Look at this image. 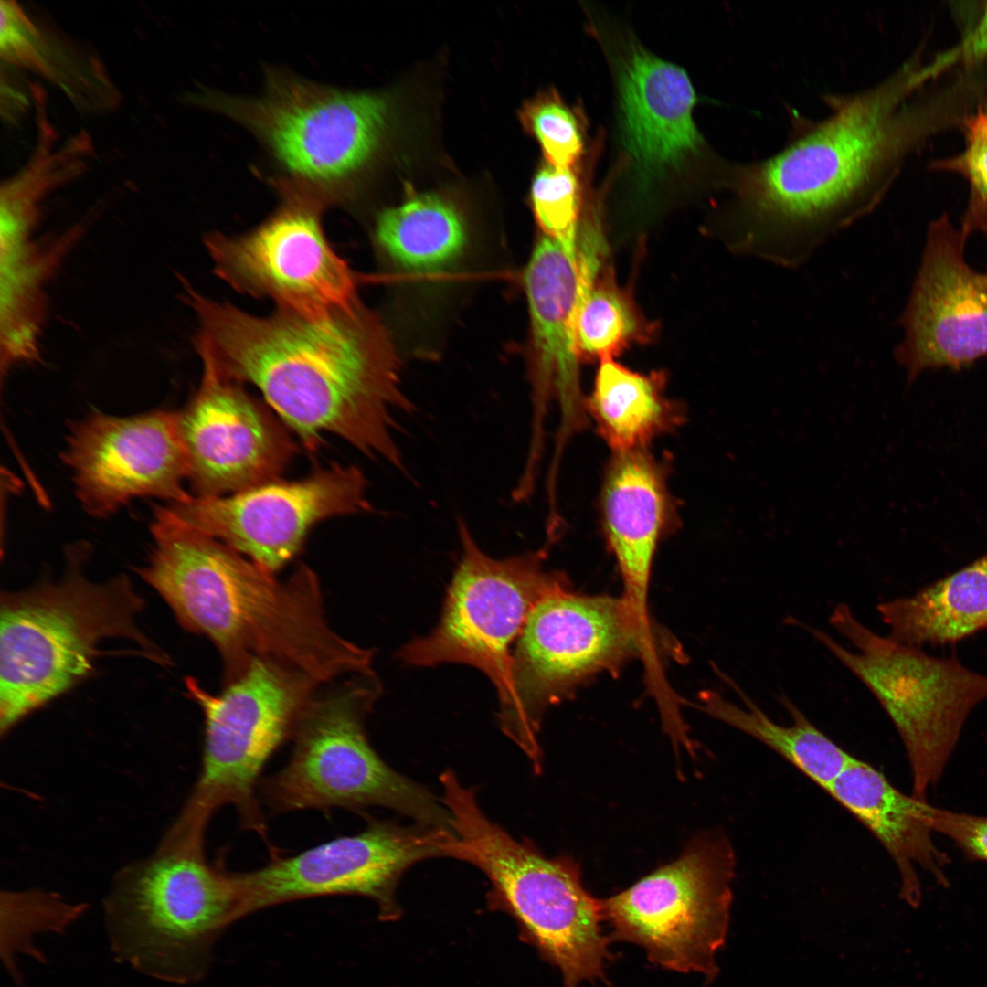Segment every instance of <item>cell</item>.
<instances>
[{
	"label": "cell",
	"mask_w": 987,
	"mask_h": 987,
	"mask_svg": "<svg viewBox=\"0 0 987 987\" xmlns=\"http://www.w3.org/2000/svg\"><path fill=\"white\" fill-rule=\"evenodd\" d=\"M937 74L920 46L870 88L826 95L829 114L797 122L780 151L727 169L738 249L798 266L872 212L907 161L971 111L960 82Z\"/></svg>",
	"instance_id": "obj_1"
},
{
	"label": "cell",
	"mask_w": 987,
	"mask_h": 987,
	"mask_svg": "<svg viewBox=\"0 0 987 987\" xmlns=\"http://www.w3.org/2000/svg\"><path fill=\"white\" fill-rule=\"evenodd\" d=\"M181 281L199 322L200 357L255 386L306 448L333 433L409 474L394 437V410L411 414L416 407L402 389L399 356L377 314L361 302L324 320L281 308L258 316Z\"/></svg>",
	"instance_id": "obj_2"
},
{
	"label": "cell",
	"mask_w": 987,
	"mask_h": 987,
	"mask_svg": "<svg viewBox=\"0 0 987 987\" xmlns=\"http://www.w3.org/2000/svg\"><path fill=\"white\" fill-rule=\"evenodd\" d=\"M154 547L138 574L172 610L181 626L206 636L218 651L225 682L255 658L297 669L320 685L345 674H368L373 653L329 624L319 579L299 566L284 580L158 507Z\"/></svg>",
	"instance_id": "obj_3"
},
{
	"label": "cell",
	"mask_w": 987,
	"mask_h": 987,
	"mask_svg": "<svg viewBox=\"0 0 987 987\" xmlns=\"http://www.w3.org/2000/svg\"><path fill=\"white\" fill-rule=\"evenodd\" d=\"M452 833L440 844L443 856L469 863L489 879V905L513 916L526 939L561 974V987L607 983L613 960L603 929L600 899L583 887L568 857L547 858L529 840L518 841L481 810L476 791L455 773L440 776Z\"/></svg>",
	"instance_id": "obj_4"
},
{
	"label": "cell",
	"mask_w": 987,
	"mask_h": 987,
	"mask_svg": "<svg viewBox=\"0 0 987 987\" xmlns=\"http://www.w3.org/2000/svg\"><path fill=\"white\" fill-rule=\"evenodd\" d=\"M80 567L72 561L58 580L1 594L2 735L87 677L105 639L133 641L154 662L167 663L137 625L144 601L131 579L96 582Z\"/></svg>",
	"instance_id": "obj_5"
},
{
	"label": "cell",
	"mask_w": 987,
	"mask_h": 987,
	"mask_svg": "<svg viewBox=\"0 0 987 987\" xmlns=\"http://www.w3.org/2000/svg\"><path fill=\"white\" fill-rule=\"evenodd\" d=\"M321 685L282 663L255 658L219 694L189 676L186 688L204 716V745L197 780L161 841L171 850L204 851L213 814L232 805L241 826L268 844L256 788L274 752L289 738Z\"/></svg>",
	"instance_id": "obj_6"
},
{
	"label": "cell",
	"mask_w": 987,
	"mask_h": 987,
	"mask_svg": "<svg viewBox=\"0 0 987 987\" xmlns=\"http://www.w3.org/2000/svg\"><path fill=\"white\" fill-rule=\"evenodd\" d=\"M103 913L118 962L177 985L203 979L219 936L247 916L237 873L214 867L205 853L159 850L117 873Z\"/></svg>",
	"instance_id": "obj_7"
},
{
	"label": "cell",
	"mask_w": 987,
	"mask_h": 987,
	"mask_svg": "<svg viewBox=\"0 0 987 987\" xmlns=\"http://www.w3.org/2000/svg\"><path fill=\"white\" fill-rule=\"evenodd\" d=\"M378 694L373 674L355 675L342 687L313 697L293 733L288 762L260 784L272 812L379 806L452 833L441 799L394 770L369 743L364 722Z\"/></svg>",
	"instance_id": "obj_8"
},
{
	"label": "cell",
	"mask_w": 987,
	"mask_h": 987,
	"mask_svg": "<svg viewBox=\"0 0 987 987\" xmlns=\"http://www.w3.org/2000/svg\"><path fill=\"white\" fill-rule=\"evenodd\" d=\"M190 98L245 127L286 180L324 197L344 193L366 170L382 144L390 112L383 95L335 89L271 69L258 97L204 90Z\"/></svg>",
	"instance_id": "obj_9"
},
{
	"label": "cell",
	"mask_w": 987,
	"mask_h": 987,
	"mask_svg": "<svg viewBox=\"0 0 987 987\" xmlns=\"http://www.w3.org/2000/svg\"><path fill=\"white\" fill-rule=\"evenodd\" d=\"M784 622L807 631L876 698L905 747L912 795L927 801L969 714L987 698V675L970 670L956 658L932 656L919 647L876 633L845 603L833 607L829 622L856 652L792 616Z\"/></svg>",
	"instance_id": "obj_10"
},
{
	"label": "cell",
	"mask_w": 987,
	"mask_h": 987,
	"mask_svg": "<svg viewBox=\"0 0 987 987\" xmlns=\"http://www.w3.org/2000/svg\"><path fill=\"white\" fill-rule=\"evenodd\" d=\"M649 629L623 597L584 596L563 589L535 606L497 695L501 730L536 772L542 767L537 735L547 707L589 676L632 655H646L651 662Z\"/></svg>",
	"instance_id": "obj_11"
},
{
	"label": "cell",
	"mask_w": 987,
	"mask_h": 987,
	"mask_svg": "<svg viewBox=\"0 0 987 987\" xmlns=\"http://www.w3.org/2000/svg\"><path fill=\"white\" fill-rule=\"evenodd\" d=\"M735 865L723 834L697 836L677 860L600 899L611 942L642 948L664 970L715 980L729 928Z\"/></svg>",
	"instance_id": "obj_12"
},
{
	"label": "cell",
	"mask_w": 987,
	"mask_h": 987,
	"mask_svg": "<svg viewBox=\"0 0 987 987\" xmlns=\"http://www.w3.org/2000/svg\"><path fill=\"white\" fill-rule=\"evenodd\" d=\"M461 558L437 626L403 646L399 658L414 666L458 663L483 673L499 694L512 646L535 606L567 589L562 575L546 570L543 549L505 558L487 555L463 520L457 519Z\"/></svg>",
	"instance_id": "obj_13"
},
{
	"label": "cell",
	"mask_w": 987,
	"mask_h": 987,
	"mask_svg": "<svg viewBox=\"0 0 987 987\" xmlns=\"http://www.w3.org/2000/svg\"><path fill=\"white\" fill-rule=\"evenodd\" d=\"M282 203L260 226L240 236L207 234L215 272L242 293L268 297L278 308L324 320L361 303L359 279L328 243L320 194L283 179Z\"/></svg>",
	"instance_id": "obj_14"
},
{
	"label": "cell",
	"mask_w": 987,
	"mask_h": 987,
	"mask_svg": "<svg viewBox=\"0 0 987 987\" xmlns=\"http://www.w3.org/2000/svg\"><path fill=\"white\" fill-rule=\"evenodd\" d=\"M168 509L186 525L275 574L296 556L317 523L368 512L371 504L364 473L335 463L301 480L278 479L223 496H191Z\"/></svg>",
	"instance_id": "obj_15"
},
{
	"label": "cell",
	"mask_w": 987,
	"mask_h": 987,
	"mask_svg": "<svg viewBox=\"0 0 987 987\" xmlns=\"http://www.w3.org/2000/svg\"><path fill=\"white\" fill-rule=\"evenodd\" d=\"M451 832L415 823L372 820L363 832L342 836L265 866L238 873L247 915L299 899L357 895L376 902L382 919L399 915L396 888L416 863L443 856L440 844Z\"/></svg>",
	"instance_id": "obj_16"
},
{
	"label": "cell",
	"mask_w": 987,
	"mask_h": 987,
	"mask_svg": "<svg viewBox=\"0 0 987 987\" xmlns=\"http://www.w3.org/2000/svg\"><path fill=\"white\" fill-rule=\"evenodd\" d=\"M62 455L77 498L94 516H108L138 497L171 504L191 497L184 488L187 462L176 412H93L72 425Z\"/></svg>",
	"instance_id": "obj_17"
},
{
	"label": "cell",
	"mask_w": 987,
	"mask_h": 987,
	"mask_svg": "<svg viewBox=\"0 0 987 987\" xmlns=\"http://www.w3.org/2000/svg\"><path fill=\"white\" fill-rule=\"evenodd\" d=\"M201 359V385L176 412L193 491L223 496L278 480L295 452L289 434L240 383Z\"/></svg>",
	"instance_id": "obj_18"
},
{
	"label": "cell",
	"mask_w": 987,
	"mask_h": 987,
	"mask_svg": "<svg viewBox=\"0 0 987 987\" xmlns=\"http://www.w3.org/2000/svg\"><path fill=\"white\" fill-rule=\"evenodd\" d=\"M966 239L947 214L929 226L894 352L909 383L927 369H960L987 356V272L967 263Z\"/></svg>",
	"instance_id": "obj_19"
},
{
	"label": "cell",
	"mask_w": 987,
	"mask_h": 987,
	"mask_svg": "<svg viewBox=\"0 0 987 987\" xmlns=\"http://www.w3.org/2000/svg\"><path fill=\"white\" fill-rule=\"evenodd\" d=\"M602 264L586 249L540 235L525 271L530 316L526 375L530 386L529 443L544 442V424L553 399L562 427L578 419L580 405L577 347L578 311L585 287Z\"/></svg>",
	"instance_id": "obj_20"
},
{
	"label": "cell",
	"mask_w": 987,
	"mask_h": 987,
	"mask_svg": "<svg viewBox=\"0 0 987 987\" xmlns=\"http://www.w3.org/2000/svg\"><path fill=\"white\" fill-rule=\"evenodd\" d=\"M620 137L642 191L682 173L704 153L694 121L696 94L686 72L627 38L613 58Z\"/></svg>",
	"instance_id": "obj_21"
},
{
	"label": "cell",
	"mask_w": 987,
	"mask_h": 987,
	"mask_svg": "<svg viewBox=\"0 0 987 987\" xmlns=\"http://www.w3.org/2000/svg\"><path fill=\"white\" fill-rule=\"evenodd\" d=\"M600 511L607 542L622 576L623 598L648 622L651 569L671 504L663 469L644 449L614 452L601 490Z\"/></svg>",
	"instance_id": "obj_22"
},
{
	"label": "cell",
	"mask_w": 987,
	"mask_h": 987,
	"mask_svg": "<svg viewBox=\"0 0 987 987\" xmlns=\"http://www.w3.org/2000/svg\"><path fill=\"white\" fill-rule=\"evenodd\" d=\"M882 844L899 873L900 897L918 907L921 897L918 869L947 885L950 860L933 844L925 821L928 805L897 790L872 765L853 758L826 791Z\"/></svg>",
	"instance_id": "obj_23"
},
{
	"label": "cell",
	"mask_w": 987,
	"mask_h": 987,
	"mask_svg": "<svg viewBox=\"0 0 987 987\" xmlns=\"http://www.w3.org/2000/svg\"><path fill=\"white\" fill-rule=\"evenodd\" d=\"M36 121V143L27 162L0 188V256L29 242L40 207L54 190L89 168L94 154L90 134L81 130L58 143L48 111V99L38 82L29 87Z\"/></svg>",
	"instance_id": "obj_24"
},
{
	"label": "cell",
	"mask_w": 987,
	"mask_h": 987,
	"mask_svg": "<svg viewBox=\"0 0 987 987\" xmlns=\"http://www.w3.org/2000/svg\"><path fill=\"white\" fill-rule=\"evenodd\" d=\"M0 57L59 88L89 112L114 110L121 96L100 58L32 20L15 1L0 4Z\"/></svg>",
	"instance_id": "obj_25"
},
{
	"label": "cell",
	"mask_w": 987,
	"mask_h": 987,
	"mask_svg": "<svg viewBox=\"0 0 987 987\" xmlns=\"http://www.w3.org/2000/svg\"><path fill=\"white\" fill-rule=\"evenodd\" d=\"M889 637L919 647L955 643L987 629V553L916 594L877 605Z\"/></svg>",
	"instance_id": "obj_26"
},
{
	"label": "cell",
	"mask_w": 987,
	"mask_h": 987,
	"mask_svg": "<svg viewBox=\"0 0 987 987\" xmlns=\"http://www.w3.org/2000/svg\"><path fill=\"white\" fill-rule=\"evenodd\" d=\"M664 387L662 372L641 374L613 359L600 362L586 405L614 452L644 449L679 423V409L665 397Z\"/></svg>",
	"instance_id": "obj_27"
},
{
	"label": "cell",
	"mask_w": 987,
	"mask_h": 987,
	"mask_svg": "<svg viewBox=\"0 0 987 987\" xmlns=\"http://www.w3.org/2000/svg\"><path fill=\"white\" fill-rule=\"evenodd\" d=\"M725 680L743 706L708 692L702 698L703 709L766 745L826 791L854 757L816 727L785 694L777 698L791 716V723L781 725L773 721L733 680Z\"/></svg>",
	"instance_id": "obj_28"
},
{
	"label": "cell",
	"mask_w": 987,
	"mask_h": 987,
	"mask_svg": "<svg viewBox=\"0 0 987 987\" xmlns=\"http://www.w3.org/2000/svg\"><path fill=\"white\" fill-rule=\"evenodd\" d=\"M376 238L394 264L421 272L452 262L466 245L467 230L451 203L422 194L384 210L377 222Z\"/></svg>",
	"instance_id": "obj_29"
},
{
	"label": "cell",
	"mask_w": 987,
	"mask_h": 987,
	"mask_svg": "<svg viewBox=\"0 0 987 987\" xmlns=\"http://www.w3.org/2000/svg\"><path fill=\"white\" fill-rule=\"evenodd\" d=\"M63 258L52 246L35 244L0 261V366L40 359L39 338L48 314L44 283Z\"/></svg>",
	"instance_id": "obj_30"
},
{
	"label": "cell",
	"mask_w": 987,
	"mask_h": 987,
	"mask_svg": "<svg viewBox=\"0 0 987 987\" xmlns=\"http://www.w3.org/2000/svg\"><path fill=\"white\" fill-rule=\"evenodd\" d=\"M657 325L638 307L629 288L621 287L607 263L582 293L577 319L580 361L612 359L633 345L651 343Z\"/></svg>",
	"instance_id": "obj_31"
},
{
	"label": "cell",
	"mask_w": 987,
	"mask_h": 987,
	"mask_svg": "<svg viewBox=\"0 0 987 987\" xmlns=\"http://www.w3.org/2000/svg\"><path fill=\"white\" fill-rule=\"evenodd\" d=\"M1 955L16 987L22 979L16 967L18 953L43 960L33 946V937L43 932H61L84 912L82 905H71L58 895L39 890L2 892Z\"/></svg>",
	"instance_id": "obj_32"
},
{
	"label": "cell",
	"mask_w": 987,
	"mask_h": 987,
	"mask_svg": "<svg viewBox=\"0 0 987 987\" xmlns=\"http://www.w3.org/2000/svg\"><path fill=\"white\" fill-rule=\"evenodd\" d=\"M525 129L537 140L547 164L576 170L585 150L583 122L554 90L537 94L520 110Z\"/></svg>",
	"instance_id": "obj_33"
},
{
	"label": "cell",
	"mask_w": 987,
	"mask_h": 987,
	"mask_svg": "<svg viewBox=\"0 0 987 987\" xmlns=\"http://www.w3.org/2000/svg\"><path fill=\"white\" fill-rule=\"evenodd\" d=\"M534 217L541 234L578 246L584 218L583 187L573 169L542 166L530 191Z\"/></svg>",
	"instance_id": "obj_34"
},
{
	"label": "cell",
	"mask_w": 987,
	"mask_h": 987,
	"mask_svg": "<svg viewBox=\"0 0 987 987\" xmlns=\"http://www.w3.org/2000/svg\"><path fill=\"white\" fill-rule=\"evenodd\" d=\"M963 132L961 149L932 162L935 170L958 175L969 186V198L961 218L960 231L987 237V110L981 104L960 127Z\"/></svg>",
	"instance_id": "obj_35"
},
{
	"label": "cell",
	"mask_w": 987,
	"mask_h": 987,
	"mask_svg": "<svg viewBox=\"0 0 987 987\" xmlns=\"http://www.w3.org/2000/svg\"><path fill=\"white\" fill-rule=\"evenodd\" d=\"M925 821L932 832L953 841L970 860L987 862V816L955 812L928 803Z\"/></svg>",
	"instance_id": "obj_36"
},
{
	"label": "cell",
	"mask_w": 987,
	"mask_h": 987,
	"mask_svg": "<svg viewBox=\"0 0 987 987\" xmlns=\"http://www.w3.org/2000/svg\"><path fill=\"white\" fill-rule=\"evenodd\" d=\"M951 50L960 64L972 65L987 61V1L980 8L974 22ZM982 106L987 110V92Z\"/></svg>",
	"instance_id": "obj_37"
}]
</instances>
